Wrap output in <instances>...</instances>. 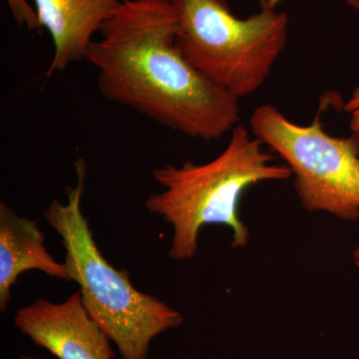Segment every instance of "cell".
I'll list each match as a JSON object with an SVG mask.
<instances>
[{"instance_id":"1","label":"cell","mask_w":359,"mask_h":359,"mask_svg":"<svg viewBox=\"0 0 359 359\" xmlns=\"http://www.w3.org/2000/svg\"><path fill=\"white\" fill-rule=\"evenodd\" d=\"M172 0H124L100 29L85 60L104 98L200 140L238 126L240 99L194 68L176 45Z\"/></svg>"},{"instance_id":"2","label":"cell","mask_w":359,"mask_h":359,"mask_svg":"<svg viewBox=\"0 0 359 359\" xmlns=\"http://www.w3.org/2000/svg\"><path fill=\"white\" fill-rule=\"evenodd\" d=\"M263 142L238 125L223 152L210 162L186 161L182 166L156 168L152 177L162 187L145 200L146 210L173 229L170 259L189 261L199 250L200 231L210 224L231 229L233 249L244 248L250 231L241 219L240 201L250 186L292 176L287 165L273 163Z\"/></svg>"},{"instance_id":"3","label":"cell","mask_w":359,"mask_h":359,"mask_svg":"<svg viewBox=\"0 0 359 359\" xmlns=\"http://www.w3.org/2000/svg\"><path fill=\"white\" fill-rule=\"evenodd\" d=\"M76 185L65 191L66 203L52 200L43 212L65 250L71 282L79 285L82 304L117 347L121 359H148L153 339L181 327L183 314L154 295L137 290L126 269L105 259L82 211L87 166L75 162Z\"/></svg>"},{"instance_id":"4","label":"cell","mask_w":359,"mask_h":359,"mask_svg":"<svg viewBox=\"0 0 359 359\" xmlns=\"http://www.w3.org/2000/svg\"><path fill=\"white\" fill-rule=\"evenodd\" d=\"M172 2L179 16L176 45L194 68L238 99L263 86L287 45V13L262 8L242 20L226 0Z\"/></svg>"},{"instance_id":"5","label":"cell","mask_w":359,"mask_h":359,"mask_svg":"<svg viewBox=\"0 0 359 359\" xmlns=\"http://www.w3.org/2000/svg\"><path fill=\"white\" fill-rule=\"evenodd\" d=\"M250 124L252 134L290 168L306 211L358 221L359 136H332L318 116L311 124H297L271 104L256 108Z\"/></svg>"},{"instance_id":"6","label":"cell","mask_w":359,"mask_h":359,"mask_svg":"<svg viewBox=\"0 0 359 359\" xmlns=\"http://www.w3.org/2000/svg\"><path fill=\"white\" fill-rule=\"evenodd\" d=\"M14 325L57 359H114L111 339L87 313L79 290L65 302L39 299L16 311Z\"/></svg>"},{"instance_id":"7","label":"cell","mask_w":359,"mask_h":359,"mask_svg":"<svg viewBox=\"0 0 359 359\" xmlns=\"http://www.w3.org/2000/svg\"><path fill=\"white\" fill-rule=\"evenodd\" d=\"M40 27L50 34L53 57L47 77L85 60L93 36L124 0H33Z\"/></svg>"},{"instance_id":"8","label":"cell","mask_w":359,"mask_h":359,"mask_svg":"<svg viewBox=\"0 0 359 359\" xmlns=\"http://www.w3.org/2000/svg\"><path fill=\"white\" fill-rule=\"evenodd\" d=\"M39 271L56 280L71 282L65 263H58L45 245L37 222L20 216L0 202V311L6 313L11 290L22 273Z\"/></svg>"},{"instance_id":"9","label":"cell","mask_w":359,"mask_h":359,"mask_svg":"<svg viewBox=\"0 0 359 359\" xmlns=\"http://www.w3.org/2000/svg\"><path fill=\"white\" fill-rule=\"evenodd\" d=\"M6 2L18 25L26 26L29 32L41 28L36 11L26 0H6Z\"/></svg>"},{"instance_id":"10","label":"cell","mask_w":359,"mask_h":359,"mask_svg":"<svg viewBox=\"0 0 359 359\" xmlns=\"http://www.w3.org/2000/svg\"><path fill=\"white\" fill-rule=\"evenodd\" d=\"M344 109L349 115V130L351 134L359 136V86L356 87L344 103Z\"/></svg>"},{"instance_id":"11","label":"cell","mask_w":359,"mask_h":359,"mask_svg":"<svg viewBox=\"0 0 359 359\" xmlns=\"http://www.w3.org/2000/svg\"><path fill=\"white\" fill-rule=\"evenodd\" d=\"M283 0H259L261 8L276 9V6L282 2ZM347 6L351 8L359 11V0H344Z\"/></svg>"},{"instance_id":"12","label":"cell","mask_w":359,"mask_h":359,"mask_svg":"<svg viewBox=\"0 0 359 359\" xmlns=\"http://www.w3.org/2000/svg\"><path fill=\"white\" fill-rule=\"evenodd\" d=\"M353 263L359 269V244L356 245L353 254Z\"/></svg>"},{"instance_id":"13","label":"cell","mask_w":359,"mask_h":359,"mask_svg":"<svg viewBox=\"0 0 359 359\" xmlns=\"http://www.w3.org/2000/svg\"><path fill=\"white\" fill-rule=\"evenodd\" d=\"M18 359H44L41 358H37V356L27 355V354H21Z\"/></svg>"}]
</instances>
